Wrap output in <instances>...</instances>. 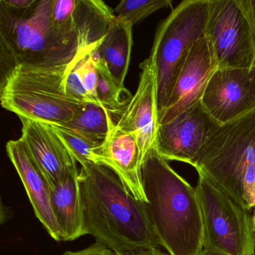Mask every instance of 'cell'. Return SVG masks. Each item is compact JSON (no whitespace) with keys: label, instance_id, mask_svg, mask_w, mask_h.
Listing matches in <instances>:
<instances>
[{"label":"cell","instance_id":"obj_18","mask_svg":"<svg viewBox=\"0 0 255 255\" xmlns=\"http://www.w3.org/2000/svg\"><path fill=\"white\" fill-rule=\"evenodd\" d=\"M119 112L96 104H86L73 120L59 126L65 127L89 139L103 142L116 127Z\"/></svg>","mask_w":255,"mask_h":255},{"label":"cell","instance_id":"obj_31","mask_svg":"<svg viewBox=\"0 0 255 255\" xmlns=\"http://www.w3.org/2000/svg\"><path fill=\"white\" fill-rule=\"evenodd\" d=\"M252 222H253L254 231H255V213H254L253 216H252Z\"/></svg>","mask_w":255,"mask_h":255},{"label":"cell","instance_id":"obj_27","mask_svg":"<svg viewBox=\"0 0 255 255\" xmlns=\"http://www.w3.org/2000/svg\"><path fill=\"white\" fill-rule=\"evenodd\" d=\"M237 2L247 19L255 38V0H237Z\"/></svg>","mask_w":255,"mask_h":255},{"label":"cell","instance_id":"obj_25","mask_svg":"<svg viewBox=\"0 0 255 255\" xmlns=\"http://www.w3.org/2000/svg\"><path fill=\"white\" fill-rule=\"evenodd\" d=\"M243 197L245 208L250 210L255 207V165L246 168L243 180Z\"/></svg>","mask_w":255,"mask_h":255},{"label":"cell","instance_id":"obj_24","mask_svg":"<svg viewBox=\"0 0 255 255\" xmlns=\"http://www.w3.org/2000/svg\"><path fill=\"white\" fill-rule=\"evenodd\" d=\"M77 67L80 70L83 85L88 93L93 100L94 104L104 107L100 103L98 98V91H97L98 83V68H97L96 64L92 59L91 53L82 59L77 63Z\"/></svg>","mask_w":255,"mask_h":255},{"label":"cell","instance_id":"obj_23","mask_svg":"<svg viewBox=\"0 0 255 255\" xmlns=\"http://www.w3.org/2000/svg\"><path fill=\"white\" fill-rule=\"evenodd\" d=\"M65 85L67 95L70 98L82 104H94L93 100L83 85L77 64L74 63V60L71 62L67 74Z\"/></svg>","mask_w":255,"mask_h":255},{"label":"cell","instance_id":"obj_17","mask_svg":"<svg viewBox=\"0 0 255 255\" xmlns=\"http://www.w3.org/2000/svg\"><path fill=\"white\" fill-rule=\"evenodd\" d=\"M132 27L115 17L105 38L95 50L118 84L123 88L130 62Z\"/></svg>","mask_w":255,"mask_h":255},{"label":"cell","instance_id":"obj_15","mask_svg":"<svg viewBox=\"0 0 255 255\" xmlns=\"http://www.w3.org/2000/svg\"><path fill=\"white\" fill-rule=\"evenodd\" d=\"M95 163L114 170L137 199L147 201L141 181L142 160L133 134L115 127L97 150Z\"/></svg>","mask_w":255,"mask_h":255},{"label":"cell","instance_id":"obj_14","mask_svg":"<svg viewBox=\"0 0 255 255\" xmlns=\"http://www.w3.org/2000/svg\"><path fill=\"white\" fill-rule=\"evenodd\" d=\"M6 151L23 182L35 216L50 237L56 241H62V233L52 210L51 186L29 147L20 138L8 141Z\"/></svg>","mask_w":255,"mask_h":255},{"label":"cell","instance_id":"obj_26","mask_svg":"<svg viewBox=\"0 0 255 255\" xmlns=\"http://www.w3.org/2000/svg\"><path fill=\"white\" fill-rule=\"evenodd\" d=\"M38 1L37 0H1V8L16 13H23L33 8Z\"/></svg>","mask_w":255,"mask_h":255},{"label":"cell","instance_id":"obj_7","mask_svg":"<svg viewBox=\"0 0 255 255\" xmlns=\"http://www.w3.org/2000/svg\"><path fill=\"white\" fill-rule=\"evenodd\" d=\"M196 190L204 224V249L225 255H255V234L249 210L205 175Z\"/></svg>","mask_w":255,"mask_h":255},{"label":"cell","instance_id":"obj_4","mask_svg":"<svg viewBox=\"0 0 255 255\" xmlns=\"http://www.w3.org/2000/svg\"><path fill=\"white\" fill-rule=\"evenodd\" d=\"M71 63L16 65L2 77L1 105L19 118L52 125L71 122L86 104L67 95L65 78Z\"/></svg>","mask_w":255,"mask_h":255},{"label":"cell","instance_id":"obj_21","mask_svg":"<svg viewBox=\"0 0 255 255\" xmlns=\"http://www.w3.org/2000/svg\"><path fill=\"white\" fill-rule=\"evenodd\" d=\"M64 144L68 147L74 159L83 165L89 162H95V154L100 146L104 142H98L86 138L84 135L71 129L59 125H52Z\"/></svg>","mask_w":255,"mask_h":255},{"label":"cell","instance_id":"obj_29","mask_svg":"<svg viewBox=\"0 0 255 255\" xmlns=\"http://www.w3.org/2000/svg\"><path fill=\"white\" fill-rule=\"evenodd\" d=\"M132 255H169L161 251L158 248H151V249H144L141 252H137Z\"/></svg>","mask_w":255,"mask_h":255},{"label":"cell","instance_id":"obj_10","mask_svg":"<svg viewBox=\"0 0 255 255\" xmlns=\"http://www.w3.org/2000/svg\"><path fill=\"white\" fill-rule=\"evenodd\" d=\"M140 69L136 92L118 113L116 126L135 135L143 162L148 150L156 145L159 122L154 61L149 56L140 64Z\"/></svg>","mask_w":255,"mask_h":255},{"label":"cell","instance_id":"obj_16","mask_svg":"<svg viewBox=\"0 0 255 255\" xmlns=\"http://www.w3.org/2000/svg\"><path fill=\"white\" fill-rule=\"evenodd\" d=\"M79 171L71 174L63 183L51 187L52 210L60 228L62 241H73L85 235Z\"/></svg>","mask_w":255,"mask_h":255},{"label":"cell","instance_id":"obj_3","mask_svg":"<svg viewBox=\"0 0 255 255\" xmlns=\"http://www.w3.org/2000/svg\"><path fill=\"white\" fill-rule=\"evenodd\" d=\"M51 0L38 1L27 12L11 14L0 10L1 60L5 72L16 65H68L77 55L88 56L80 36L59 32L50 18Z\"/></svg>","mask_w":255,"mask_h":255},{"label":"cell","instance_id":"obj_2","mask_svg":"<svg viewBox=\"0 0 255 255\" xmlns=\"http://www.w3.org/2000/svg\"><path fill=\"white\" fill-rule=\"evenodd\" d=\"M149 221L169 255H198L204 249V224L196 188L150 149L141 164Z\"/></svg>","mask_w":255,"mask_h":255},{"label":"cell","instance_id":"obj_13","mask_svg":"<svg viewBox=\"0 0 255 255\" xmlns=\"http://www.w3.org/2000/svg\"><path fill=\"white\" fill-rule=\"evenodd\" d=\"M20 138L29 147L51 187L79 171L77 160L50 124L20 118Z\"/></svg>","mask_w":255,"mask_h":255},{"label":"cell","instance_id":"obj_22","mask_svg":"<svg viewBox=\"0 0 255 255\" xmlns=\"http://www.w3.org/2000/svg\"><path fill=\"white\" fill-rule=\"evenodd\" d=\"M77 5V0H51L50 18L54 27L61 33L80 36L74 20Z\"/></svg>","mask_w":255,"mask_h":255},{"label":"cell","instance_id":"obj_9","mask_svg":"<svg viewBox=\"0 0 255 255\" xmlns=\"http://www.w3.org/2000/svg\"><path fill=\"white\" fill-rule=\"evenodd\" d=\"M204 110L224 125L255 109V66L218 68L201 101Z\"/></svg>","mask_w":255,"mask_h":255},{"label":"cell","instance_id":"obj_8","mask_svg":"<svg viewBox=\"0 0 255 255\" xmlns=\"http://www.w3.org/2000/svg\"><path fill=\"white\" fill-rule=\"evenodd\" d=\"M205 37L218 68L255 66V38L237 0H209Z\"/></svg>","mask_w":255,"mask_h":255},{"label":"cell","instance_id":"obj_12","mask_svg":"<svg viewBox=\"0 0 255 255\" xmlns=\"http://www.w3.org/2000/svg\"><path fill=\"white\" fill-rule=\"evenodd\" d=\"M218 69L210 43L205 36L189 51L165 110L158 116L159 125L171 122L201 102L212 75Z\"/></svg>","mask_w":255,"mask_h":255},{"label":"cell","instance_id":"obj_11","mask_svg":"<svg viewBox=\"0 0 255 255\" xmlns=\"http://www.w3.org/2000/svg\"><path fill=\"white\" fill-rule=\"evenodd\" d=\"M217 125L200 102L171 122L159 125L156 150L165 160L192 165Z\"/></svg>","mask_w":255,"mask_h":255},{"label":"cell","instance_id":"obj_6","mask_svg":"<svg viewBox=\"0 0 255 255\" xmlns=\"http://www.w3.org/2000/svg\"><path fill=\"white\" fill-rule=\"evenodd\" d=\"M209 0H185L160 23L150 57L157 75L158 116L165 110L192 46L205 36Z\"/></svg>","mask_w":255,"mask_h":255},{"label":"cell","instance_id":"obj_20","mask_svg":"<svg viewBox=\"0 0 255 255\" xmlns=\"http://www.w3.org/2000/svg\"><path fill=\"white\" fill-rule=\"evenodd\" d=\"M171 5V0H124L113 11L119 20L133 26L150 14Z\"/></svg>","mask_w":255,"mask_h":255},{"label":"cell","instance_id":"obj_5","mask_svg":"<svg viewBox=\"0 0 255 255\" xmlns=\"http://www.w3.org/2000/svg\"><path fill=\"white\" fill-rule=\"evenodd\" d=\"M255 165V109L212 131L192 166L244 207L243 180ZM246 209V208H245Z\"/></svg>","mask_w":255,"mask_h":255},{"label":"cell","instance_id":"obj_1","mask_svg":"<svg viewBox=\"0 0 255 255\" xmlns=\"http://www.w3.org/2000/svg\"><path fill=\"white\" fill-rule=\"evenodd\" d=\"M83 231L118 255L161 246L144 202L137 199L117 173L89 162L79 171Z\"/></svg>","mask_w":255,"mask_h":255},{"label":"cell","instance_id":"obj_28","mask_svg":"<svg viewBox=\"0 0 255 255\" xmlns=\"http://www.w3.org/2000/svg\"><path fill=\"white\" fill-rule=\"evenodd\" d=\"M62 255H118L110 249L96 243L89 247L77 252H66Z\"/></svg>","mask_w":255,"mask_h":255},{"label":"cell","instance_id":"obj_30","mask_svg":"<svg viewBox=\"0 0 255 255\" xmlns=\"http://www.w3.org/2000/svg\"><path fill=\"white\" fill-rule=\"evenodd\" d=\"M198 255H225L222 254L217 253L213 251L209 250V249H203L202 251L199 252Z\"/></svg>","mask_w":255,"mask_h":255},{"label":"cell","instance_id":"obj_19","mask_svg":"<svg viewBox=\"0 0 255 255\" xmlns=\"http://www.w3.org/2000/svg\"><path fill=\"white\" fill-rule=\"evenodd\" d=\"M96 64L98 72V98L104 107L119 112L125 107L132 98L128 89L121 87L112 76L106 64L101 60L96 52L91 53Z\"/></svg>","mask_w":255,"mask_h":255}]
</instances>
